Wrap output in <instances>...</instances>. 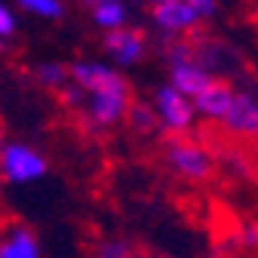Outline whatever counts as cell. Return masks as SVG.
Wrapping results in <instances>:
<instances>
[{"mask_svg": "<svg viewBox=\"0 0 258 258\" xmlns=\"http://www.w3.org/2000/svg\"><path fill=\"white\" fill-rule=\"evenodd\" d=\"M234 95H237V86H234V83L215 77V80H212L200 95H197V99H194L197 117H206V120L221 123V120H224V114H228V108H231V102H234Z\"/></svg>", "mask_w": 258, "mask_h": 258, "instance_id": "52a82bcc", "label": "cell"}, {"mask_svg": "<svg viewBox=\"0 0 258 258\" xmlns=\"http://www.w3.org/2000/svg\"><path fill=\"white\" fill-rule=\"evenodd\" d=\"M151 22L163 37H187L197 34V25L203 19L187 0H163V4L151 7Z\"/></svg>", "mask_w": 258, "mask_h": 258, "instance_id": "277c9868", "label": "cell"}, {"mask_svg": "<svg viewBox=\"0 0 258 258\" xmlns=\"http://www.w3.org/2000/svg\"><path fill=\"white\" fill-rule=\"evenodd\" d=\"M215 258H237V255H231V252H228V255H215Z\"/></svg>", "mask_w": 258, "mask_h": 258, "instance_id": "d6986e66", "label": "cell"}, {"mask_svg": "<svg viewBox=\"0 0 258 258\" xmlns=\"http://www.w3.org/2000/svg\"><path fill=\"white\" fill-rule=\"evenodd\" d=\"M126 120L133 129H139V133H157V126H160V117H157L154 105H148V102H133Z\"/></svg>", "mask_w": 258, "mask_h": 258, "instance_id": "7c38bea8", "label": "cell"}, {"mask_svg": "<svg viewBox=\"0 0 258 258\" xmlns=\"http://www.w3.org/2000/svg\"><path fill=\"white\" fill-rule=\"evenodd\" d=\"M145 4H151V7H157V4H163V0H145Z\"/></svg>", "mask_w": 258, "mask_h": 258, "instance_id": "e0dca14e", "label": "cell"}, {"mask_svg": "<svg viewBox=\"0 0 258 258\" xmlns=\"http://www.w3.org/2000/svg\"><path fill=\"white\" fill-rule=\"evenodd\" d=\"M154 111L160 117V129L169 136H187L194 129V120H197V108L187 95H181L175 86H157L154 92Z\"/></svg>", "mask_w": 258, "mask_h": 258, "instance_id": "3957f363", "label": "cell"}, {"mask_svg": "<svg viewBox=\"0 0 258 258\" xmlns=\"http://www.w3.org/2000/svg\"><path fill=\"white\" fill-rule=\"evenodd\" d=\"M126 19H129V10H126L123 0H99V4L92 7V22L102 31L126 28Z\"/></svg>", "mask_w": 258, "mask_h": 258, "instance_id": "30bf717a", "label": "cell"}, {"mask_svg": "<svg viewBox=\"0 0 258 258\" xmlns=\"http://www.w3.org/2000/svg\"><path fill=\"white\" fill-rule=\"evenodd\" d=\"M92 255L95 258H136V249L126 240H102Z\"/></svg>", "mask_w": 258, "mask_h": 258, "instance_id": "5bb4252c", "label": "cell"}, {"mask_svg": "<svg viewBox=\"0 0 258 258\" xmlns=\"http://www.w3.org/2000/svg\"><path fill=\"white\" fill-rule=\"evenodd\" d=\"M0 184H4V175H0Z\"/></svg>", "mask_w": 258, "mask_h": 258, "instance_id": "7402d4cb", "label": "cell"}, {"mask_svg": "<svg viewBox=\"0 0 258 258\" xmlns=\"http://www.w3.org/2000/svg\"><path fill=\"white\" fill-rule=\"evenodd\" d=\"M221 129L237 139H258V95L249 89H237L228 114L221 120Z\"/></svg>", "mask_w": 258, "mask_h": 258, "instance_id": "5b68a950", "label": "cell"}, {"mask_svg": "<svg viewBox=\"0 0 258 258\" xmlns=\"http://www.w3.org/2000/svg\"><path fill=\"white\" fill-rule=\"evenodd\" d=\"M105 52L111 55L114 64L120 68H133L139 64L148 52V40L139 28H117V31H105V40H102Z\"/></svg>", "mask_w": 258, "mask_h": 258, "instance_id": "8992f818", "label": "cell"}, {"mask_svg": "<svg viewBox=\"0 0 258 258\" xmlns=\"http://www.w3.org/2000/svg\"><path fill=\"white\" fill-rule=\"evenodd\" d=\"M7 145V139H4V129H0V148H4Z\"/></svg>", "mask_w": 258, "mask_h": 258, "instance_id": "ac0fdd59", "label": "cell"}, {"mask_svg": "<svg viewBox=\"0 0 258 258\" xmlns=\"http://www.w3.org/2000/svg\"><path fill=\"white\" fill-rule=\"evenodd\" d=\"M4 46H7V43H4V40H0V52H4Z\"/></svg>", "mask_w": 258, "mask_h": 258, "instance_id": "44dd1931", "label": "cell"}, {"mask_svg": "<svg viewBox=\"0 0 258 258\" xmlns=\"http://www.w3.org/2000/svg\"><path fill=\"white\" fill-rule=\"evenodd\" d=\"M83 4H89V7H95V4H99V0H83Z\"/></svg>", "mask_w": 258, "mask_h": 258, "instance_id": "ffe728a7", "label": "cell"}, {"mask_svg": "<svg viewBox=\"0 0 258 258\" xmlns=\"http://www.w3.org/2000/svg\"><path fill=\"white\" fill-rule=\"evenodd\" d=\"M0 258H40V243L34 231L13 228L0 237Z\"/></svg>", "mask_w": 258, "mask_h": 258, "instance_id": "9c48e42d", "label": "cell"}, {"mask_svg": "<svg viewBox=\"0 0 258 258\" xmlns=\"http://www.w3.org/2000/svg\"><path fill=\"white\" fill-rule=\"evenodd\" d=\"M19 7L28 10L31 16H40V19H61L64 16L61 0H19Z\"/></svg>", "mask_w": 258, "mask_h": 258, "instance_id": "4fadbf2b", "label": "cell"}, {"mask_svg": "<svg viewBox=\"0 0 258 258\" xmlns=\"http://www.w3.org/2000/svg\"><path fill=\"white\" fill-rule=\"evenodd\" d=\"M255 4H258V0H255Z\"/></svg>", "mask_w": 258, "mask_h": 258, "instance_id": "603a6c76", "label": "cell"}, {"mask_svg": "<svg viewBox=\"0 0 258 258\" xmlns=\"http://www.w3.org/2000/svg\"><path fill=\"white\" fill-rule=\"evenodd\" d=\"M166 163L175 175L187 181H206L215 172V157L209 148H203L197 139L187 136H169L166 139Z\"/></svg>", "mask_w": 258, "mask_h": 258, "instance_id": "6da1fadb", "label": "cell"}, {"mask_svg": "<svg viewBox=\"0 0 258 258\" xmlns=\"http://www.w3.org/2000/svg\"><path fill=\"white\" fill-rule=\"evenodd\" d=\"M13 34H16V13L4 4V0H0V40L7 43Z\"/></svg>", "mask_w": 258, "mask_h": 258, "instance_id": "9a60e30c", "label": "cell"}, {"mask_svg": "<svg viewBox=\"0 0 258 258\" xmlns=\"http://www.w3.org/2000/svg\"><path fill=\"white\" fill-rule=\"evenodd\" d=\"M34 80L40 86L58 92L64 83L71 80V68H68V64H61V61H40V64H34Z\"/></svg>", "mask_w": 258, "mask_h": 258, "instance_id": "8fae6325", "label": "cell"}, {"mask_svg": "<svg viewBox=\"0 0 258 258\" xmlns=\"http://www.w3.org/2000/svg\"><path fill=\"white\" fill-rule=\"evenodd\" d=\"M212 80H215V74L206 71L203 64H197V61H181V64H172V68H169V86H175L181 95H187L190 102L197 99Z\"/></svg>", "mask_w": 258, "mask_h": 258, "instance_id": "ba28073f", "label": "cell"}, {"mask_svg": "<svg viewBox=\"0 0 258 258\" xmlns=\"http://www.w3.org/2000/svg\"><path fill=\"white\" fill-rule=\"evenodd\" d=\"M46 172H49V163L37 148L22 142H7L0 148V175H4V181L31 184V181H40Z\"/></svg>", "mask_w": 258, "mask_h": 258, "instance_id": "7a4b0ae2", "label": "cell"}, {"mask_svg": "<svg viewBox=\"0 0 258 258\" xmlns=\"http://www.w3.org/2000/svg\"><path fill=\"white\" fill-rule=\"evenodd\" d=\"M187 4L200 13V19H212L218 13V0H187Z\"/></svg>", "mask_w": 258, "mask_h": 258, "instance_id": "2e32d148", "label": "cell"}]
</instances>
